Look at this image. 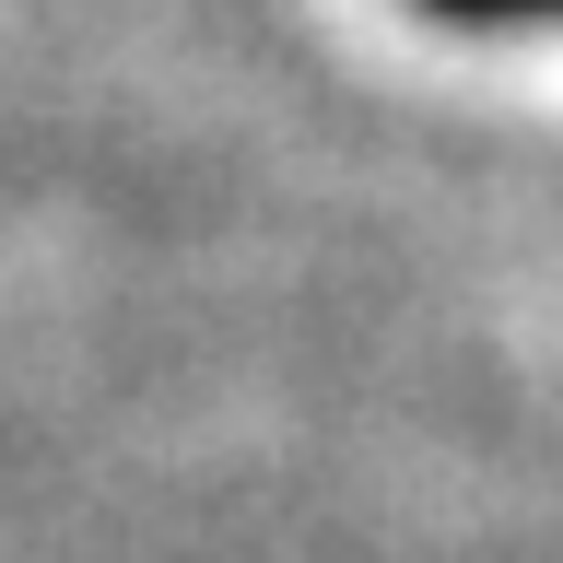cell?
I'll return each mask as SVG.
<instances>
[{
  "mask_svg": "<svg viewBox=\"0 0 563 563\" xmlns=\"http://www.w3.org/2000/svg\"><path fill=\"white\" fill-rule=\"evenodd\" d=\"M422 24H470V35H505V24H563V0H411Z\"/></svg>",
  "mask_w": 563,
  "mask_h": 563,
  "instance_id": "1",
  "label": "cell"
}]
</instances>
